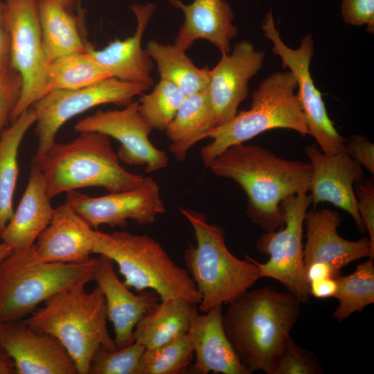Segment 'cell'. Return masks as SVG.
Returning a JSON list of instances; mask_svg holds the SVG:
<instances>
[{
  "instance_id": "f546056e",
  "label": "cell",
  "mask_w": 374,
  "mask_h": 374,
  "mask_svg": "<svg viewBox=\"0 0 374 374\" xmlns=\"http://www.w3.org/2000/svg\"><path fill=\"white\" fill-rule=\"evenodd\" d=\"M108 78V72L87 51L67 55L48 65L44 96L54 90L83 88Z\"/></svg>"
},
{
  "instance_id": "836d02e7",
  "label": "cell",
  "mask_w": 374,
  "mask_h": 374,
  "mask_svg": "<svg viewBox=\"0 0 374 374\" xmlns=\"http://www.w3.org/2000/svg\"><path fill=\"white\" fill-rule=\"evenodd\" d=\"M145 350L136 341L112 350L100 347L92 358L89 374H139Z\"/></svg>"
},
{
  "instance_id": "ba28073f",
  "label": "cell",
  "mask_w": 374,
  "mask_h": 374,
  "mask_svg": "<svg viewBox=\"0 0 374 374\" xmlns=\"http://www.w3.org/2000/svg\"><path fill=\"white\" fill-rule=\"evenodd\" d=\"M296 80L291 71L275 72L254 90L250 109L242 111L226 123L208 132L204 139L212 141L201 150L204 166L228 148L244 143L273 129H288L302 136L308 129L295 93Z\"/></svg>"
},
{
  "instance_id": "9c48e42d",
  "label": "cell",
  "mask_w": 374,
  "mask_h": 374,
  "mask_svg": "<svg viewBox=\"0 0 374 374\" xmlns=\"http://www.w3.org/2000/svg\"><path fill=\"white\" fill-rule=\"evenodd\" d=\"M312 198L308 193L289 197L281 203L285 224L278 230L264 233L256 241L259 252L269 260H254L261 278H270L285 286L301 303L310 299L309 283L303 263L304 220Z\"/></svg>"
},
{
  "instance_id": "cb8c5ba5",
  "label": "cell",
  "mask_w": 374,
  "mask_h": 374,
  "mask_svg": "<svg viewBox=\"0 0 374 374\" xmlns=\"http://www.w3.org/2000/svg\"><path fill=\"white\" fill-rule=\"evenodd\" d=\"M50 201L43 173L31 162L26 188L0 235L2 242L12 251L30 249L51 220L54 208Z\"/></svg>"
},
{
  "instance_id": "4316f807",
  "label": "cell",
  "mask_w": 374,
  "mask_h": 374,
  "mask_svg": "<svg viewBox=\"0 0 374 374\" xmlns=\"http://www.w3.org/2000/svg\"><path fill=\"white\" fill-rule=\"evenodd\" d=\"M216 126L208 89L186 96L166 130L171 141L169 150L182 161L188 150Z\"/></svg>"
},
{
  "instance_id": "60d3db41",
  "label": "cell",
  "mask_w": 374,
  "mask_h": 374,
  "mask_svg": "<svg viewBox=\"0 0 374 374\" xmlns=\"http://www.w3.org/2000/svg\"><path fill=\"white\" fill-rule=\"evenodd\" d=\"M310 296L317 299L335 297L337 290L335 278H327L309 283Z\"/></svg>"
},
{
  "instance_id": "9a60e30c",
  "label": "cell",
  "mask_w": 374,
  "mask_h": 374,
  "mask_svg": "<svg viewBox=\"0 0 374 374\" xmlns=\"http://www.w3.org/2000/svg\"><path fill=\"white\" fill-rule=\"evenodd\" d=\"M304 150L312 168L309 188L312 204H332L347 212L361 233L365 231L354 190L355 183L364 176L363 168L345 148L335 154H326L317 144H312Z\"/></svg>"
},
{
  "instance_id": "603a6c76",
  "label": "cell",
  "mask_w": 374,
  "mask_h": 374,
  "mask_svg": "<svg viewBox=\"0 0 374 374\" xmlns=\"http://www.w3.org/2000/svg\"><path fill=\"white\" fill-rule=\"evenodd\" d=\"M181 10L184 21L174 44L186 51L198 39L212 43L221 54L231 52V41L238 34L233 24V12L225 0H194L189 4L181 0H169Z\"/></svg>"
},
{
  "instance_id": "d6a6232c",
  "label": "cell",
  "mask_w": 374,
  "mask_h": 374,
  "mask_svg": "<svg viewBox=\"0 0 374 374\" xmlns=\"http://www.w3.org/2000/svg\"><path fill=\"white\" fill-rule=\"evenodd\" d=\"M186 96L174 84L160 79L151 92L141 94L139 112L152 129L166 131Z\"/></svg>"
},
{
  "instance_id": "3957f363",
  "label": "cell",
  "mask_w": 374,
  "mask_h": 374,
  "mask_svg": "<svg viewBox=\"0 0 374 374\" xmlns=\"http://www.w3.org/2000/svg\"><path fill=\"white\" fill-rule=\"evenodd\" d=\"M80 284L52 296L22 321L57 339L74 362L78 374H89L96 351L117 348L107 326L105 300L97 286L91 292Z\"/></svg>"
},
{
  "instance_id": "7bdbcfd3",
  "label": "cell",
  "mask_w": 374,
  "mask_h": 374,
  "mask_svg": "<svg viewBox=\"0 0 374 374\" xmlns=\"http://www.w3.org/2000/svg\"><path fill=\"white\" fill-rule=\"evenodd\" d=\"M0 374H16L12 359L0 346Z\"/></svg>"
},
{
  "instance_id": "e575fe53",
  "label": "cell",
  "mask_w": 374,
  "mask_h": 374,
  "mask_svg": "<svg viewBox=\"0 0 374 374\" xmlns=\"http://www.w3.org/2000/svg\"><path fill=\"white\" fill-rule=\"evenodd\" d=\"M321 365L310 350L298 345L290 335L278 357L273 374H319Z\"/></svg>"
},
{
  "instance_id": "f1b7e54d",
  "label": "cell",
  "mask_w": 374,
  "mask_h": 374,
  "mask_svg": "<svg viewBox=\"0 0 374 374\" xmlns=\"http://www.w3.org/2000/svg\"><path fill=\"white\" fill-rule=\"evenodd\" d=\"M145 51L155 61L160 79L172 82L186 96L208 87L210 69L198 68L187 56L186 51L154 39L148 42Z\"/></svg>"
},
{
  "instance_id": "ffe728a7",
  "label": "cell",
  "mask_w": 374,
  "mask_h": 374,
  "mask_svg": "<svg viewBox=\"0 0 374 374\" xmlns=\"http://www.w3.org/2000/svg\"><path fill=\"white\" fill-rule=\"evenodd\" d=\"M93 230L67 202L54 208L51 220L34 244L40 262L80 263L93 253Z\"/></svg>"
},
{
  "instance_id": "8fae6325",
  "label": "cell",
  "mask_w": 374,
  "mask_h": 374,
  "mask_svg": "<svg viewBox=\"0 0 374 374\" xmlns=\"http://www.w3.org/2000/svg\"><path fill=\"white\" fill-rule=\"evenodd\" d=\"M39 1H3L10 65L23 81L21 97L10 116L12 123L45 94L47 64L43 52Z\"/></svg>"
},
{
  "instance_id": "83f0119b",
  "label": "cell",
  "mask_w": 374,
  "mask_h": 374,
  "mask_svg": "<svg viewBox=\"0 0 374 374\" xmlns=\"http://www.w3.org/2000/svg\"><path fill=\"white\" fill-rule=\"evenodd\" d=\"M36 118L30 107L0 134V235L14 214L12 199L18 176L19 146Z\"/></svg>"
},
{
  "instance_id": "52a82bcc",
  "label": "cell",
  "mask_w": 374,
  "mask_h": 374,
  "mask_svg": "<svg viewBox=\"0 0 374 374\" xmlns=\"http://www.w3.org/2000/svg\"><path fill=\"white\" fill-rule=\"evenodd\" d=\"M98 257L80 263L38 261L34 244L0 263V322L20 321L55 294L93 280Z\"/></svg>"
},
{
  "instance_id": "d4e9b609",
  "label": "cell",
  "mask_w": 374,
  "mask_h": 374,
  "mask_svg": "<svg viewBox=\"0 0 374 374\" xmlns=\"http://www.w3.org/2000/svg\"><path fill=\"white\" fill-rule=\"evenodd\" d=\"M197 308V305L182 299L159 300L136 325L134 341L151 349L186 334Z\"/></svg>"
},
{
  "instance_id": "484cf974",
  "label": "cell",
  "mask_w": 374,
  "mask_h": 374,
  "mask_svg": "<svg viewBox=\"0 0 374 374\" xmlns=\"http://www.w3.org/2000/svg\"><path fill=\"white\" fill-rule=\"evenodd\" d=\"M79 16L67 10L57 0H39V15L42 46L48 65L56 59L87 52L86 43L80 33Z\"/></svg>"
},
{
  "instance_id": "6da1fadb",
  "label": "cell",
  "mask_w": 374,
  "mask_h": 374,
  "mask_svg": "<svg viewBox=\"0 0 374 374\" xmlns=\"http://www.w3.org/2000/svg\"><path fill=\"white\" fill-rule=\"evenodd\" d=\"M207 168L243 189L247 195V216L265 232L284 225L281 203L308 193L312 177L309 162L285 159L260 145L244 143L224 150Z\"/></svg>"
},
{
  "instance_id": "2e32d148",
  "label": "cell",
  "mask_w": 374,
  "mask_h": 374,
  "mask_svg": "<svg viewBox=\"0 0 374 374\" xmlns=\"http://www.w3.org/2000/svg\"><path fill=\"white\" fill-rule=\"evenodd\" d=\"M265 57V52L256 50L251 42L241 41L230 53L221 54L218 63L210 69L207 89L216 126L237 114L239 105L248 95L249 82L262 68Z\"/></svg>"
},
{
  "instance_id": "d590c367",
  "label": "cell",
  "mask_w": 374,
  "mask_h": 374,
  "mask_svg": "<svg viewBox=\"0 0 374 374\" xmlns=\"http://www.w3.org/2000/svg\"><path fill=\"white\" fill-rule=\"evenodd\" d=\"M23 81L12 66L0 71V134L21 97Z\"/></svg>"
},
{
  "instance_id": "5bb4252c",
  "label": "cell",
  "mask_w": 374,
  "mask_h": 374,
  "mask_svg": "<svg viewBox=\"0 0 374 374\" xmlns=\"http://www.w3.org/2000/svg\"><path fill=\"white\" fill-rule=\"evenodd\" d=\"M74 130L99 132L116 139L121 144L117 152L120 161L145 166L147 172L163 169L168 163L167 154L150 140L152 128L140 114L139 101H132L122 109L98 110L79 120Z\"/></svg>"
},
{
  "instance_id": "44dd1931",
  "label": "cell",
  "mask_w": 374,
  "mask_h": 374,
  "mask_svg": "<svg viewBox=\"0 0 374 374\" xmlns=\"http://www.w3.org/2000/svg\"><path fill=\"white\" fill-rule=\"evenodd\" d=\"M188 335L193 348L195 373L249 374L240 362L223 325L222 305L202 314L193 312Z\"/></svg>"
},
{
  "instance_id": "277c9868",
  "label": "cell",
  "mask_w": 374,
  "mask_h": 374,
  "mask_svg": "<svg viewBox=\"0 0 374 374\" xmlns=\"http://www.w3.org/2000/svg\"><path fill=\"white\" fill-rule=\"evenodd\" d=\"M67 143H56L36 163L43 173L51 199L64 193L84 188H103L109 193L129 190L144 180L120 163L109 137L82 132Z\"/></svg>"
},
{
  "instance_id": "30bf717a",
  "label": "cell",
  "mask_w": 374,
  "mask_h": 374,
  "mask_svg": "<svg viewBox=\"0 0 374 374\" xmlns=\"http://www.w3.org/2000/svg\"><path fill=\"white\" fill-rule=\"evenodd\" d=\"M149 88L141 83L111 77L83 88L48 93L31 106L36 114L35 134L38 138L32 162L40 161L55 143L60 128L72 117L101 105L125 107Z\"/></svg>"
},
{
  "instance_id": "8992f818",
  "label": "cell",
  "mask_w": 374,
  "mask_h": 374,
  "mask_svg": "<svg viewBox=\"0 0 374 374\" xmlns=\"http://www.w3.org/2000/svg\"><path fill=\"white\" fill-rule=\"evenodd\" d=\"M93 253L111 258L118 266L124 284L138 293L149 290L160 301L182 299L197 305L201 302L188 270L175 263L163 247L148 235L93 230Z\"/></svg>"
},
{
  "instance_id": "8d00e7d4",
  "label": "cell",
  "mask_w": 374,
  "mask_h": 374,
  "mask_svg": "<svg viewBox=\"0 0 374 374\" xmlns=\"http://www.w3.org/2000/svg\"><path fill=\"white\" fill-rule=\"evenodd\" d=\"M357 207L368 239L374 248V183L368 178H362L354 186Z\"/></svg>"
},
{
  "instance_id": "5b68a950",
  "label": "cell",
  "mask_w": 374,
  "mask_h": 374,
  "mask_svg": "<svg viewBox=\"0 0 374 374\" xmlns=\"http://www.w3.org/2000/svg\"><path fill=\"white\" fill-rule=\"evenodd\" d=\"M179 211L196 239V245H189L185 251L184 261L201 295L198 310L204 313L229 304L249 290L260 278L252 258L235 257L226 244L224 230L208 223L203 213L184 208Z\"/></svg>"
},
{
  "instance_id": "7a4b0ae2",
  "label": "cell",
  "mask_w": 374,
  "mask_h": 374,
  "mask_svg": "<svg viewBox=\"0 0 374 374\" xmlns=\"http://www.w3.org/2000/svg\"><path fill=\"white\" fill-rule=\"evenodd\" d=\"M292 293L264 287L248 290L223 314L225 332L249 373L273 374L280 350L301 312Z\"/></svg>"
},
{
  "instance_id": "d6986e66",
  "label": "cell",
  "mask_w": 374,
  "mask_h": 374,
  "mask_svg": "<svg viewBox=\"0 0 374 374\" xmlns=\"http://www.w3.org/2000/svg\"><path fill=\"white\" fill-rule=\"evenodd\" d=\"M93 280L103 294L107 319L113 326L117 348L132 344L136 325L159 302L158 296L149 290L137 294L132 292L118 278L114 261L103 255L98 257Z\"/></svg>"
},
{
  "instance_id": "f35d334b",
  "label": "cell",
  "mask_w": 374,
  "mask_h": 374,
  "mask_svg": "<svg viewBox=\"0 0 374 374\" xmlns=\"http://www.w3.org/2000/svg\"><path fill=\"white\" fill-rule=\"evenodd\" d=\"M348 154L362 168L374 174V145L366 137L353 135L346 140Z\"/></svg>"
},
{
  "instance_id": "b9f144b4",
  "label": "cell",
  "mask_w": 374,
  "mask_h": 374,
  "mask_svg": "<svg viewBox=\"0 0 374 374\" xmlns=\"http://www.w3.org/2000/svg\"><path fill=\"white\" fill-rule=\"evenodd\" d=\"M306 278L308 283L320 279L335 278L339 274L328 263L314 262L305 268Z\"/></svg>"
},
{
  "instance_id": "7c38bea8",
  "label": "cell",
  "mask_w": 374,
  "mask_h": 374,
  "mask_svg": "<svg viewBox=\"0 0 374 374\" xmlns=\"http://www.w3.org/2000/svg\"><path fill=\"white\" fill-rule=\"evenodd\" d=\"M262 30L278 55L284 69L293 74L299 91L298 100L310 134L319 149L326 154H335L345 148L346 139L336 130L330 118L321 92L316 87L310 66L314 53V40L311 35H305L296 49L287 46L281 39L274 24L271 10L266 15Z\"/></svg>"
},
{
  "instance_id": "ee69618b",
  "label": "cell",
  "mask_w": 374,
  "mask_h": 374,
  "mask_svg": "<svg viewBox=\"0 0 374 374\" xmlns=\"http://www.w3.org/2000/svg\"><path fill=\"white\" fill-rule=\"evenodd\" d=\"M67 10L73 12L75 10H80L81 0H57Z\"/></svg>"
},
{
  "instance_id": "f6af8a7d",
  "label": "cell",
  "mask_w": 374,
  "mask_h": 374,
  "mask_svg": "<svg viewBox=\"0 0 374 374\" xmlns=\"http://www.w3.org/2000/svg\"><path fill=\"white\" fill-rule=\"evenodd\" d=\"M12 249L4 243H0V263L12 253Z\"/></svg>"
},
{
  "instance_id": "e0dca14e",
  "label": "cell",
  "mask_w": 374,
  "mask_h": 374,
  "mask_svg": "<svg viewBox=\"0 0 374 374\" xmlns=\"http://www.w3.org/2000/svg\"><path fill=\"white\" fill-rule=\"evenodd\" d=\"M0 346L12 359L17 374H78L57 339L22 320L0 322Z\"/></svg>"
},
{
  "instance_id": "7402d4cb",
  "label": "cell",
  "mask_w": 374,
  "mask_h": 374,
  "mask_svg": "<svg viewBox=\"0 0 374 374\" xmlns=\"http://www.w3.org/2000/svg\"><path fill=\"white\" fill-rule=\"evenodd\" d=\"M155 8L152 3L133 4L131 10L136 17V28L132 35L123 40L115 39L100 50H96L89 44L87 52L111 77L149 87L153 84L151 76L153 63L142 48L141 41Z\"/></svg>"
},
{
  "instance_id": "4fadbf2b",
  "label": "cell",
  "mask_w": 374,
  "mask_h": 374,
  "mask_svg": "<svg viewBox=\"0 0 374 374\" xmlns=\"http://www.w3.org/2000/svg\"><path fill=\"white\" fill-rule=\"evenodd\" d=\"M66 194V202L92 229L102 224L124 227L127 220L141 225L152 224L166 212L160 187L150 177H145L135 188L100 197H90L76 190Z\"/></svg>"
},
{
  "instance_id": "ac0fdd59",
  "label": "cell",
  "mask_w": 374,
  "mask_h": 374,
  "mask_svg": "<svg viewBox=\"0 0 374 374\" xmlns=\"http://www.w3.org/2000/svg\"><path fill=\"white\" fill-rule=\"evenodd\" d=\"M341 217L328 208L308 210L305 220V243L303 244V263L306 268L314 262L329 264L339 274L352 262L364 258H374V248L369 239L363 237L348 240L338 233Z\"/></svg>"
},
{
  "instance_id": "4dcf8cb0",
  "label": "cell",
  "mask_w": 374,
  "mask_h": 374,
  "mask_svg": "<svg viewBox=\"0 0 374 374\" xmlns=\"http://www.w3.org/2000/svg\"><path fill=\"white\" fill-rule=\"evenodd\" d=\"M337 290L334 298L338 305L332 317L341 322L374 303V263L368 258L350 274L335 277Z\"/></svg>"
},
{
  "instance_id": "ab89813d",
  "label": "cell",
  "mask_w": 374,
  "mask_h": 374,
  "mask_svg": "<svg viewBox=\"0 0 374 374\" xmlns=\"http://www.w3.org/2000/svg\"><path fill=\"white\" fill-rule=\"evenodd\" d=\"M11 66L10 41L3 19V3L0 1V71Z\"/></svg>"
},
{
  "instance_id": "1f68e13d",
  "label": "cell",
  "mask_w": 374,
  "mask_h": 374,
  "mask_svg": "<svg viewBox=\"0 0 374 374\" xmlns=\"http://www.w3.org/2000/svg\"><path fill=\"white\" fill-rule=\"evenodd\" d=\"M194 352L186 333L161 346L145 349L139 374H182L190 365Z\"/></svg>"
},
{
  "instance_id": "74e56055",
  "label": "cell",
  "mask_w": 374,
  "mask_h": 374,
  "mask_svg": "<svg viewBox=\"0 0 374 374\" xmlns=\"http://www.w3.org/2000/svg\"><path fill=\"white\" fill-rule=\"evenodd\" d=\"M341 16L346 24L367 26V32H374V0H342Z\"/></svg>"
}]
</instances>
